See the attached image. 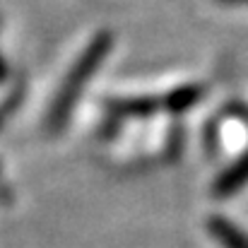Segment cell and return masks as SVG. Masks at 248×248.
Listing matches in <instances>:
<instances>
[{
	"label": "cell",
	"mask_w": 248,
	"mask_h": 248,
	"mask_svg": "<svg viewBox=\"0 0 248 248\" xmlns=\"http://www.w3.org/2000/svg\"><path fill=\"white\" fill-rule=\"evenodd\" d=\"M202 84H183V87H176L173 92H169L164 99V108H169L171 113H183L188 111L190 106H195L200 99H202Z\"/></svg>",
	"instance_id": "4"
},
{
	"label": "cell",
	"mask_w": 248,
	"mask_h": 248,
	"mask_svg": "<svg viewBox=\"0 0 248 248\" xmlns=\"http://www.w3.org/2000/svg\"><path fill=\"white\" fill-rule=\"evenodd\" d=\"M205 227H207V234L222 248H248V234L236 222H232L222 215L207 217Z\"/></svg>",
	"instance_id": "3"
},
{
	"label": "cell",
	"mask_w": 248,
	"mask_h": 248,
	"mask_svg": "<svg viewBox=\"0 0 248 248\" xmlns=\"http://www.w3.org/2000/svg\"><path fill=\"white\" fill-rule=\"evenodd\" d=\"M222 2H229V5H248V0H222Z\"/></svg>",
	"instance_id": "6"
},
{
	"label": "cell",
	"mask_w": 248,
	"mask_h": 248,
	"mask_svg": "<svg viewBox=\"0 0 248 248\" xmlns=\"http://www.w3.org/2000/svg\"><path fill=\"white\" fill-rule=\"evenodd\" d=\"M248 183V152H244L232 166H227L212 183V195L224 200V198H232L236 195L244 186Z\"/></svg>",
	"instance_id": "2"
},
{
	"label": "cell",
	"mask_w": 248,
	"mask_h": 248,
	"mask_svg": "<svg viewBox=\"0 0 248 248\" xmlns=\"http://www.w3.org/2000/svg\"><path fill=\"white\" fill-rule=\"evenodd\" d=\"M164 101L162 99H152V96H140V99H123V101H113L111 108L118 116H152L157 108H162Z\"/></svg>",
	"instance_id": "5"
},
{
	"label": "cell",
	"mask_w": 248,
	"mask_h": 248,
	"mask_svg": "<svg viewBox=\"0 0 248 248\" xmlns=\"http://www.w3.org/2000/svg\"><path fill=\"white\" fill-rule=\"evenodd\" d=\"M111 46H113V34L111 31H99L87 44V48L80 53V58L75 61V65L65 75V80H63L53 104H51V108H48L46 128L51 133H58L68 123V118H70V113H73V108H75V104H78V99L82 94L84 84L89 82L92 75L101 68V63L106 61V56L111 51Z\"/></svg>",
	"instance_id": "1"
}]
</instances>
